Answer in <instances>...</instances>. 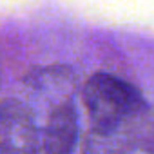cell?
I'll use <instances>...</instances> for the list:
<instances>
[{"instance_id": "277c9868", "label": "cell", "mask_w": 154, "mask_h": 154, "mask_svg": "<svg viewBox=\"0 0 154 154\" xmlns=\"http://www.w3.org/2000/svg\"><path fill=\"white\" fill-rule=\"evenodd\" d=\"M84 154H129V141L120 127H93L84 140Z\"/></svg>"}, {"instance_id": "6da1fadb", "label": "cell", "mask_w": 154, "mask_h": 154, "mask_svg": "<svg viewBox=\"0 0 154 154\" xmlns=\"http://www.w3.org/2000/svg\"><path fill=\"white\" fill-rule=\"evenodd\" d=\"M84 103L93 127L118 129L145 109L141 93L107 72H96L84 87Z\"/></svg>"}, {"instance_id": "3957f363", "label": "cell", "mask_w": 154, "mask_h": 154, "mask_svg": "<svg viewBox=\"0 0 154 154\" xmlns=\"http://www.w3.org/2000/svg\"><path fill=\"white\" fill-rule=\"evenodd\" d=\"M78 140V118L72 102H60L47 116L44 136H42V154H72Z\"/></svg>"}, {"instance_id": "7a4b0ae2", "label": "cell", "mask_w": 154, "mask_h": 154, "mask_svg": "<svg viewBox=\"0 0 154 154\" xmlns=\"http://www.w3.org/2000/svg\"><path fill=\"white\" fill-rule=\"evenodd\" d=\"M42 147L33 112L20 100H0V154H38Z\"/></svg>"}]
</instances>
